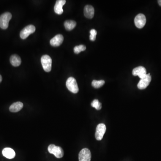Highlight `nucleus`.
<instances>
[{
	"instance_id": "6e6552de",
	"label": "nucleus",
	"mask_w": 161,
	"mask_h": 161,
	"mask_svg": "<svg viewBox=\"0 0 161 161\" xmlns=\"http://www.w3.org/2000/svg\"><path fill=\"white\" fill-rule=\"evenodd\" d=\"M151 81V77L150 74H147L143 78L141 79L138 84V87L140 90H143L146 89Z\"/></svg>"
},
{
	"instance_id": "f8f14e48",
	"label": "nucleus",
	"mask_w": 161,
	"mask_h": 161,
	"mask_svg": "<svg viewBox=\"0 0 161 161\" xmlns=\"http://www.w3.org/2000/svg\"><path fill=\"white\" fill-rule=\"evenodd\" d=\"M66 3L65 0H58L56 1L54 7V11L57 15H61L63 13V7Z\"/></svg>"
},
{
	"instance_id": "0eeeda50",
	"label": "nucleus",
	"mask_w": 161,
	"mask_h": 161,
	"mask_svg": "<svg viewBox=\"0 0 161 161\" xmlns=\"http://www.w3.org/2000/svg\"><path fill=\"white\" fill-rule=\"evenodd\" d=\"M106 131V125L104 124H100L96 127L95 138L98 141H101L103 138Z\"/></svg>"
},
{
	"instance_id": "2eb2a0df",
	"label": "nucleus",
	"mask_w": 161,
	"mask_h": 161,
	"mask_svg": "<svg viewBox=\"0 0 161 161\" xmlns=\"http://www.w3.org/2000/svg\"><path fill=\"white\" fill-rule=\"evenodd\" d=\"M23 107V104L20 102L13 103L10 107V111L12 112H17L20 111Z\"/></svg>"
},
{
	"instance_id": "aec40b11",
	"label": "nucleus",
	"mask_w": 161,
	"mask_h": 161,
	"mask_svg": "<svg viewBox=\"0 0 161 161\" xmlns=\"http://www.w3.org/2000/svg\"><path fill=\"white\" fill-rule=\"evenodd\" d=\"M92 107L95 108L96 110H100L102 108V104L98 100H94L91 104Z\"/></svg>"
},
{
	"instance_id": "f257e3e1",
	"label": "nucleus",
	"mask_w": 161,
	"mask_h": 161,
	"mask_svg": "<svg viewBox=\"0 0 161 161\" xmlns=\"http://www.w3.org/2000/svg\"><path fill=\"white\" fill-rule=\"evenodd\" d=\"M66 86L68 90L74 94H76L78 92L79 88L76 79L73 77H70L67 79Z\"/></svg>"
},
{
	"instance_id": "423d86ee",
	"label": "nucleus",
	"mask_w": 161,
	"mask_h": 161,
	"mask_svg": "<svg viewBox=\"0 0 161 161\" xmlns=\"http://www.w3.org/2000/svg\"><path fill=\"white\" fill-rule=\"evenodd\" d=\"M79 161H91V154L88 149H83L80 152L78 155Z\"/></svg>"
},
{
	"instance_id": "ddd939ff",
	"label": "nucleus",
	"mask_w": 161,
	"mask_h": 161,
	"mask_svg": "<svg viewBox=\"0 0 161 161\" xmlns=\"http://www.w3.org/2000/svg\"><path fill=\"white\" fill-rule=\"evenodd\" d=\"M84 14L85 16L89 19H91L94 17V10L93 7L91 5L86 6L84 10Z\"/></svg>"
},
{
	"instance_id": "4be33fe9",
	"label": "nucleus",
	"mask_w": 161,
	"mask_h": 161,
	"mask_svg": "<svg viewBox=\"0 0 161 161\" xmlns=\"http://www.w3.org/2000/svg\"><path fill=\"white\" fill-rule=\"evenodd\" d=\"M157 2H158V4H159V6H160V7H161V0H158Z\"/></svg>"
},
{
	"instance_id": "1a4fd4ad",
	"label": "nucleus",
	"mask_w": 161,
	"mask_h": 161,
	"mask_svg": "<svg viewBox=\"0 0 161 161\" xmlns=\"http://www.w3.org/2000/svg\"><path fill=\"white\" fill-rule=\"evenodd\" d=\"M135 26L138 28L141 29L143 28L146 22V19L145 15L142 14H139L137 15L134 19Z\"/></svg>"
},
{
	"instance_id": "f03ea898",
	"label": "nucleus",
	"mask_w": 161,
	"mask_h": 161,
	"mask_svg": "<svg viewBox=\"0 0 161 161\" xmlns=\"http://www.w3.org/2000/svg\"><path fill=\"white\" fill-rule=\"evenodd\" d=\"M48 151L50 154L54 155L55 156L58 158H61L64 154V152L62 148L53 144H51L48 146Z\"/></svg>"
},
{
	"instance_id": "9d476101",
	"label": "nucleus",
	"mask_w": 161,
	"mask_h": 161,
	"mask_svg": "<svg viewBox=\"0 0 161 161\" xmlns=\"http://www.w3.org/2000/svg\"><path fill=\"white\" fill-rule=\"evenodd\" d=\"M132 73L133 76H138L141 79H142L146 75V70L143 66H138L133 69Z\"/></svg>"
},
{
	"instance_id": "4468645a",
	"label": "nucleus",
	"mask_w": 161,
	"mask_h": 161,
	"mask_svg": "<svg viewBox=\"0 0 161 161\" xmlns=\"http://www.w3.org/2000/svg\"><path fill=\"white\" fill-rule=\"evenodd\" d=\"M2 154L8 159H12L15 156V151L10 148H6L2 150Z\"/></svg>"
},
{
	"instance_id": "7ed1b4c3",
	"label": "nucleus",
	"mask_w": 161,
	"mask_h": 161,
	"mask_svg": "<svg viewBox=\"0 0 161 161\" xmlns=\"http://www.w3.org/2000/svg\"><path fill=\"white\" fill-rule=\"evenodd\" d=\"M11 18L12 15L9 12H6L0 16V27L4 30L7 29Z\"/></svg>"
},
{
	"instance_id": "6ab92c4d",
	"label": "nucleus",
	"mask_w": 161,
	"mask_h": 161,
	"mask_svg": "<svg viewBox=\"0 0 161 161\" xmlns=\"http://www.w3.org/2000/svg\"><path fill=\"white\" fill-rule=\"evenodd\" d=\"M86 49V47L84 45H80L75 47L74 48V52L75 53L78 54L82 51H85Z\"/></svg>"
},
{
	"instance_id": "39448f33",
	"label": "nucleus",
	"mask_w": 161,
	"mask_h": 161,
	"mask_svg": "<svg viewBox=\"0 0 161 161\" xmlns=\"http://www.w3.org/2000/svg\"><path fill=\"white\" fill-rule=\"evenodd\" d=\"M35 27L33 25H29L26 26L20 32V36L21 39H26L27 38L30 34L33 33L35 32Z\"/></svg>"
},
{
	"instance_id": "f3484780",
	"label": "nucleus",
	"mask_w": 161,
	"mask_h": 161,
	"mask_svg": "<svg viewBox=\"0 0 161 161\" xmlns=\"http://www.w3.org/2000/svg\"><path fill=\"white\" fill-rule=\"evenodd\" d=\"M76 22L73 20H67L64 23V27L67 31H71L76 26Z\"/></svg>"
},
{
	"instance_id": "5701e85b",
	"label": "nucleus",
	"mask_w": 161,
	"mask_h": 161,
	"mask_svg": "<svg viewBox=\"0 0 161 161\" xmlns=\"http://www.w3.org/2000/svg\"><path fill=\"white\" fill-rule=\"evenodd\" d=\"M2 78L1 77V75H0V83H1V81H2Z\"/></svg>"
},
{
	"instance_id": "20e7f679",
	"label": "nucleus",
	"mask_w": 161,
	"mask_h": 161,
	"mask_svg": "<svg viewBox=\"0 0 161 161\" xmlns=\"http://www.w3.org/2000/svg\"><path fill=\"white\" fill-rule=\"evenodd\" d=\"M41 64L45 71L49 72L52 69V60L51 57L47 55L43 56L41 58Z\"/></svg>"
},
{
	"instance_id": "dca6fc26",
	"label": "nucleus",
	"mask_w": 161,
	"mask_h": 161,
	"mask_svg": "<svg viewBox=\"0 0 161 161\" xmlns=\"http://www.w3.org/2000/svg\"><path fill=\"white\" fill-rule=\"evenodd\" d=\"M10 63L13 66L18 67L21 64V58L17 55H13L10 58Z\"/></svg>"
},
{
	"instance_id": "a211bd4d",
	"label": "nucleus",
	"mask_w": 161,
	"mask_h": 161,
	"mask_svg": "<svg viewBox=\"0 0 161 161\" xmlns=\"http://www.w3.org/2000/svg\"><path fill=\"white\" fill-rule=\"evenodd\" d=\"M105 84V81L104 80H93L92 82V86L94 88H100L103 86Z\"/></svg>"
},
{
	"instance_id": "412c9836",
	"label": "nucleus",
	"mask_w": 161,
	"mask_h": 161,
	"mask_svg": "<svg viewBox=\"0 0 161 161\" xmlns=\"http://www.w3.org/2000/svg\"><path fill=\"white\" fill-rule=\"evenodd\" d=\"M91 35L90 36V39L91 41H94L96 40V36L97 35V31L95 29H92L90 31Z\"/></svg>"
},
{
	"instance_id": "9b49d317",
	"label": "nucleus",
	"mask_w": 161,
	"mask_h": 161,
	"mask_svg": "<svg viewBox=\"0 0 161 161\" xmlns=\"http://www.w3.org/2000/svg\"><path fill=\"white\" fill-rule=\"evenodd\" d=\"M64 37L62 34H58L56 35L50 40V44L53 47H58L62 44Z\"/></svg>"
}]
</instances>
